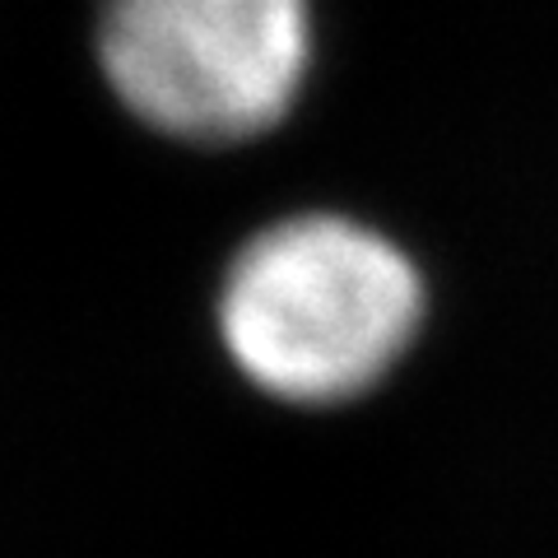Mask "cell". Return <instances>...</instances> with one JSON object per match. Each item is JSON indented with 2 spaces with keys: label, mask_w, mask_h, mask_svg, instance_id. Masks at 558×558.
<instances>
[{
  "label": "cell",
  "mask_w": 558,
  "mask_h": 558,
  "mask_svg": "<svg viewBox=\"0 0 558 558\" xmlns=\"http://www.w3.org/2000/svg\"><path fill=\"white\" fill-rule=\"evenodd\" d=\"M424 307V275L400 242L317 209L238 247L219 289V340L260 396L326 410L373 391L410 354Z\"/></svg>",
  "instance_id": "cell-1"
},
{
  "label": "cell",
  "mask_w": 558,
  "mask_h": 558,
  "mask_svg": "<svg viewBox=\"0 0 558 558\" xmlns=\"http://www.w3.org/2000/svg\"><path fill=\"white\" fill-rule=\"evenodd\" d=\"M112 98L186 145L279 126L312 65L307 0H102L94 33Z\"/></svg>",
  "instance_id": "cell-2"
}]
</instances>
